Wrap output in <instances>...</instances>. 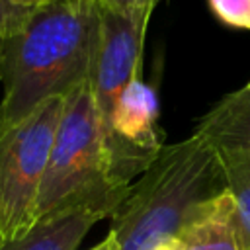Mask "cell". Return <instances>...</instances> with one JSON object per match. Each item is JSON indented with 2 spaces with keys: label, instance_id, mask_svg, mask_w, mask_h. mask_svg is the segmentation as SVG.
<instances>
[{
  "label": "cell",
  "instance_id": "cell-1",
  "mask_svg": "<svg viewBox=\"0 0 250 250\" xmlns=\"http://www.w3.org/2000/svg\"><path fill=\"white\" fill-rule=\"evenodd\" d=\"M100 43L96 0H55L33 8L25 25L0 39V131L14 127L49 98L90 84Z\"/></svg>",
  "mask_w": 250,
  "mask_h": 250
},
{
  "label": "cell",
  "instance_id": "cell-2",
  "mask_svg": "<svg viewBox=\"0 0 250 250\" xmlns=\"http://www.w3.org/2000/svg\"><path fill=\"white\" fill-rule=\"evenodd\" d=\"M154 158L109 139L100 121L92 86L76 88L64 98L33 223L70 209H84L102 219L111 217L133 180L145 174Z\"/></svg>",
  "mask_w": 250,
  "mask_h": 250
},
{
  "label": "cell",
  "instance_id": "cell-3",
  "mask_svg": "<svg viewBox=\"0 0 250 250\" xmlns=\"http://www.w3.org/2000/svg\"><path fill=\"white\" fill-rule=\"evenodd\" d=\"M227 189L221 158L201 137L164 145L111 215L119 250H154L176 238L209 199Z\"/></svg>",
  "mask_w": 250,
  "mask_h": 250
},
{
  "label": "cell",
  "instance_id": "cell-4",
  "mask_svg": "<svg viewBox=\"0 0 250 250\" xmlns=\"http://www.w3.org/2000/svg\"><path fill=\"white\" fill-rule=\"evenodd\" d=\"M64 98H49L14 127L0 131V234L23 236L33 225L39 186L49 162Z\"/></svg>",
  "mask_w": 250,
  "mask_h": 250
},
{
  "label": "cell",
  "instance_id": "cell-5",
  "mask_svg": "<svg viewBox=\"0 0 250 250\" xmlns=\"http://www.w3.org/2000/svg\"><path fill=\"white\" fill-rule=\"evenodd\" d=\"M154 6L156 4H143L131 10H109L98 6L100 43L90 86L102 127L113 141H119L111 133L115 102L121 90L133 78L141 76L143 43Z\"/></svg>",
  "mask_w": 250,
  "mask_h": 250
},
{
  "label": "cell",
  "instance_id": "cell-6",
  "mask_svg": "<svg viewBox=\"0 0 250 250\" xmlns=\"http://www.w3.org/2000/svg\"><path fill=\"white\" fill-rule=\"evenodd\" d=\"M111 133L121 143L158 156L162 131L158 127V98L156 92L139 78H133L119 94L111 117Z\"/></svg>",
  "mask_w": 250,
  "mask_h": 250
},
{
  "label": "cell",
  "instance_id": "cell-7",
  "mask_svg": "<svg viewBox=\"0 0 250 250\" xmlns=\"http://www.w3.org/2000/svg\"><path fill=\"white\" fill-rule=\"evenodd\" d=\"M193 135L219 154L250 156V84L227 94L199 117Z\"/></svg>",
  "mask_w": 250,
  "mask_h": 250
},
{
  "label": "cell",
  "instance_id": "cell-8",
  "mask_svg": "<svg viewBox=\"0 0 250 250\" xmlns=\"http://www.w3.org/2000/svg\"><path fill=\"white\" fill-rule=\"evenodd\" d=\"M176 238L180 250H240L230 193L225 189L203 203Z\"/></svg>",
  "mask_w": 250,
  "mask_h": 250
},
{
  "label": "cell",
  "instance_id": "cell-9",
  "mask_svg": "<svg viewBox=\"0 0 250 250\" xmlns=\"http://www.w3.org/2000/svg\"><path fill=\"white\" fill-rule=\"evenodd\" d=\"M98 221H102L100 215L84 209L53 213L35 221L23 236L4 240L0 250H76Z\"/></svg>",
  "mask_w": 250,
  "mask_h": 250
},
{
  "label": "cell",
  "instance_id": "cell-10",
  "mask_svg": "<svg viewBox=\"0 0 250 250\" xmlns=\"http://www.w3.org/2000/svg\"><path fill=\"white\" fill-rule=\"evenodd\" d=\"M219 158L225 174L227 191L234 201L236 236L240 250H250V156L219 154Z\"/></svg>",
  "mask_w": 250,
  "mask_h": 250
},
{
  "label": "cell",
  "instance_id": "cell-11",
  "mask_svg": "<svg viewBox=\"0 0 250 250\" xmlns=\"http://www.w3.org/2000/svg\"><path fill=\"white\" fill-rule=\"evenodd\" d=\"M207 4L225 25L250 31V0H207Z\"/></svg>",
  "mask_w": 250,
  "mask_h": 250
},
{
  "label": "cell",
  "instance_id": "cell-12",
  "mask_svg": "<svg viewBox=\"0 0 250 250\" xmlns=\"http://www.w3.org/2000/svg\"><path fill=\"white\" fill-rule=\"evenodd\" d=\"M33 8H21L12 0H0V39H6L20 31L29 20Z\"/></svg>",
  "mask_w": 250,
  "mask_h": 250
},
{
  "label": "cell",
  "instance_id": "cell-13",
  "mask_svg": "<svg viewBox=\"0 0 250 250\" xmlns=\"http://www.w3.org/2000/svg\"><path fill=\"white\" fill-rule=\"evenodd\" d=\"M158 0H96L98 6L109 8V10H131L143 4H156Z\"/></svg>",
  "mask_w": 250,
  "mask_h": 250
},
{
  "label": "cell",
  "instance_id": "cell-14",
  "mask_svg": "<svg viewBox=\"0 0 250 250\" xmlns=\"http://www.w3.org/2000/svg\"><path fill=\"white\" fill-rule=\"evenodd\" d=\"M88 250H119V246H117L115 234L109 230V232H107V236H105L102 242H98L96 246H92V248H88Z\"/></svg>",
  "mask_w": 250,
  "mask_h": 250
},
{
  "label": "cell",
  "instance_id": "cell-15",
  "mask_svg": "<svg viewBox=\"0 0 250 250\" xmlns=\"http://www.w3.org/2000/svg\"><path fill=\"white\" fill-rule=\"evenodd\" d=\"M14 4L21 6V8H39V6H45V4H51L55 0H12Z\"/></svg>",
  "mask_w": 250,
  "mask_h": 250
},
{
  "label": "cell",
  "instance_id": "cell-16",
  "mask_svg": "<svg viewBox=\"0 0 250 250\" xmlns=\"http://www.w3.org/2000/svg\"><path fill=\"white\" fill-rule=\"evenodd\" d=\"M154 250H180L178 238H170V240H166V242H160Z\"/></svg>",
  "mask_w": 250,
  "mask_h": 250
},
{
  "label": "cell",
  "instance_id": "cell-17",
  "mask_svg": "<svg viewBox=\"0 0 250 250\" xmlns=\"http://www.w3.org/2000/svg\"><path fill=\"white\" fill-rule=\"evenodd\" d=\"M68 4H84V2H92V0H64Z\"/></svg>",
  "mask_w": 250,
  "mask_h": 250
},
{
  "label": "cell",
  "instance_id": "cell-18",
  "mask_svg": "<svg viewBox=\"0 0 250 250\" xmlns=\"http://www.w3.org/2000/svg\"><path fill=\"white\" fill-rule=\"evenodd\" d=\"M2 242H4V238H2V234H0V244H2Z\"/></svg>",
  "mask_w": 250,
  "mask_h": 250
},
{
  "label": "cell",
  "instance_id": "cell-19",
  "mask_svg": "<svg viewBox=\"0 0 250 250\" xmlns=\"http://www.w3.org/2000/svg\"><path fill=\"white\" fill-rule=\"evenodd\" d=\"M248 84H250V82H248Z\"/></svg>",
  "mask_w": 250,
  "mask_h": 250
}]
</instances>
